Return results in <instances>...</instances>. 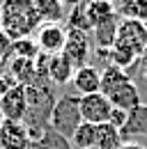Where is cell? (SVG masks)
<instances>
[{"instance_id": "obj_3", "label": "cell", "mask_w": 147, "mask_h": 149, "mask_svg": "<svg viewBox=\"0 0 147 149\" xmlns=\"http://www.w3.org/2000/svg\"><path fill=\"white\" fill-rule=\"evenodd\" d=\"M83 122L80 117V96L78 94H62L53 106L51 112V126L64 138H71V133Z\"/></svg>"}, {"instance_id": "obj_28", "label": "cell", "mask_w": 147, "mask_h": 149, "mask_svg": "<svg viewBox=\"0 0 147 149\" xmlns=\"http://www.w3.org/2000/svg\"><path fill=\"white\" fill-rule=\"evenodd\" d=\"M2 5H5V0H0V9H2Z\"/></svg>"}, {"instance_id": "obj_11", "label": "cell", "mask_w": 147, "mask_h": 149, "mask_svg": "<svg viewBox=\"0 0 147 149\" xmlns=\"http://www.w3.org/2000/svg\"><path fill=\"white\" fill-rule=\"evenodd\" d=\"M74 71H76V67H74L71 62L62 55V53H60V55L48 57L46 78H48V83H51L53 87H55V85H71Z\"/></svg>"}, {"instance_id": "obj_4", "label": "cell", "mask_w": 147, "mask_h": 149, "mask_svg": "<svg viewBox=\"0 0 147 149\" xmlns=\"http://www.w3.org/2000/svg\"><path fill=\"white\" fill-rule=\"evenodd\" d=\"M115 48L129 51L136 57L145 55L147 51V25L143 21H131L122 19L117 28V39H115Z\"/></svg>"}, {"instance_id": "obj_7", "label": "cell", "mask_w": 147, "mask_h": 149, "mask_svg": "<svg viewBox=\"0 0 147 149\" xmlns=\"http://www.w3.org/2000/svg\"><path fill=\"white\" fill-rule=\"evenodd\" d=\"M110 112H113V103L101 92L80 96V117H83V122L104 124V122L110 119Z\"/></svg>"}, {"instance_id": "obj_18", "label": "cell", "mask_w": 147, "mask_h": 149, "mask_svg": "<svg viewBox=\"0 0 147 149\" xmlns=\"http://www.w3.org/2000/svg\"><path fill=\"white\" fill-rule=\"evenodd\" d=\"M32 149H71V142H69V138H64L48 124L41 131V135L32 142Z\"/></svg>"}, {"instance_id": "obj_8", "label": "cell", "mask_w": 147, "mask_h": 149, "mask_svg": "<svg viewBox=\"0 0 147 149\" xmlns=\"http://www.w3.org/2000/svg\"><path fill=\"white\" fill-rule=\"evenodd\" d=\"M0 112L2 119L9 122H23L28 115V99H25V87L16 85L9 92L0 94Z\"/></svg>"}, {"instance_id": "obj_6", "label": "cell", "mask_w": 147, "mask_h": 149, "mask_svg": "<svg viewBox=\"0 0 147 149\" xmlns=\"http://www.w3.org/2000/svg\"><path fill=\"white\" fill-rule=\"evenodd\" d=\"M90 53H92V37H90V32H83V30H67V41H64L62 55L67 57L76 69L83 67V64H88Z\"/></svg>"}, {"instance_id": "obj_14", "label": "cell", "mask_w": 147, "mask_h": 149, "mask_svg": "<svg viewBox=\"0 0 147 149\" xmlns=\"http://www.w3.org/2000/svg\"><path fill=\"white\" fill-rule=\"evenodd\" d=\"M7 71L14 76V80H16L18 85H23V87L32 85L37 78H39V74H37V67H35V60L12 57V60H9V67H7Z\"/></svg>"}, {"instance_id": "obj_15", "label": "cell", "mask_w": 147, "mask_h": 149, "mask_svg": "<svg viewBox=\"0 0 147 149\" xmlns=\"http://www.w3.org/2000/svg\"><path fill=\"white\" fill-rule=\"evenodd\" d=\"M120 14L115 16V19L106 21V23H101V25H97V28H92L90 37L92 41L97 44V48H113L115 46V39H117V28H120Z\"/></svg>"}, {"instance_id": "obj_16", "label": "cell", "mask_w": 147, "mask_h": 149, "mask_svg": "<svg viewBox=\"0 0 147 149\" xmlns=\"http://www.w3.org/2000/svg\"><path fill=\"white\" fill-rule=\"evenodd\" d=\"M32 2L41 23H62L67 19V7L62 5V0H32Z\"/></svg>"}, {"instance_id": "obj_23", "label": "cell", "mask_w": 147, "mask_h": 149, "mask_svg": "<svg viewBox=\"0 0 147 149\" xmlns=\"http://www.w3.org/2000/svg\"><path fill=\"white\" fill-rule=\"evenodd\" d=\"M9 48H12V39L7 37V32L0 28V55H12Z\"/></svg>"}, {"instance_id": "obj_10", "label": "cell", "mask_w": 147, "mask_h": 149, "mask_svg": "<svg viewBox=\"0 0 147 149\" xmlns=\"http://www.w3.org/2000/svg\"><path fill=\"white\" fill-rule=\"evenodd\" d=\"M71 87L76 90L78 96H85V94H94L101 90V71L97 64H83L74 71L71 78Z\"/></svg>"}, {"instance_id": "obj_31", "label": "cell", "mask_w": 147, "mask_h": 149, "mask_svg": "<svg viewBox=\"0 0 147 149\" xmlns=\"http://www.w3.org/2000/svg\"><path fill=\"white\" fill-rule=\"evenodd\" d=\"M145 25H147V23H145Z\"/></svg>"}, {"instance_id": "obj_30", "label": "cell", "mask_w": 147, "mask_h": 149, "mask_svg": "<svg viewBox=\"0 0 147 149\" xmlns=\"http://www.w3.org/2000/svg\"><path fill=\"white\" fill-rule=\"evenodd\" d=\"M92 149H97V147H92Z\"/></svg>"}, {"instance_id": "obj_21", "label": "cell", "mask_w": 147, "mask_h": 149, "mask_svg": "<svg viewBox=\"0 0 147 149\" xmlns=\"http://www.w3.org/2000/svg\"><path fill=\"white\" fill-rule=\"evenodd\" d=\"M12 57H23V60H37L41 55L39 53V46H37L35 37H23V39H16L12 41V48H9Z\"/></svg>"}, {"instance_id": "obj_9", "label": "cell", "mask_w": 147, "mask_h": 149, "mask_svg": "<svg viewBox=\"0 0 147 149\" xmlns=\"http://www.w3.org/2000/svg\"><path fill=\"white\" fill-rule=\"evenodd\" d=\"M0 149H32L28 126L23 122H0Z\"/></svg>"}, {"instance_id": "obj_29", "label": "cell", "mask_w": 147, "mask_h": 149, "mask_svg": "<svg viewBox=\"0 0 147 149\" xmlns=\"http://www.w3.org/2000/svg\"><path fill=\"white\" fill-rule=\"evenodd\" d=\"M0 122H2V112H0Z\"/></svg>"}, {"instance_id": "obj_19", "label": "cell", "mask_w": 147, "mask_h": 149, "mask_svg": "<svg viewBox=\"0 0 147 149\" xmlns=\"http://www.w3.org/2000/svg\"><path fill=\"white\" fill-rule=\"evenodd\" d=\"M115 12L120 14V19L147 23V0H117Z\"/></svg>"}, {"instance_id": "obj_5", "label": "cell", "mask_w": 147, "mask_h": 149, "mask_svg": "<svg viewBox=\"0 0 147 149\" xmlns=\"http://www.w3.org/2000/svg\"><path fill=\"white\" fill-rule=\"evenodd\" d=\"M35 41L39 46L41 55H60L64 51V41H67V28L62 23H41L39 30L35 32Z\"/></svg>"}, {"instance_id": "obj_2", "label": "cell", "mask_w": 147, "mask_h": 149, "mask_svg": "<svg viewBox=\"0 0 147 149\" xmlns=\"http://www.w3.org/2000/svg\"><path fill=\"white\" fill-rule=\"evenodd\" d=\"M39 25H41V19L32 0H5L0 9V28L7 32L12 41L32 37V32L39 30Z\"/></svg>"}, {"instance_id": "obj_20", "label": "cell", "mask_w": 147, "mask_h": 149, "mask_svg": "<svg viewBox=\"0 0 147 149\" xmlns=\"http://www.w3.org/2000/svg\"><path fill=\"white\" fill-rule=\"evenodd\" d=\"M94 138H97V124L80 122L78 129L71 133L69 142H71V149H92L94 147Z\"/></svg>"}, {"instance_id": "obj_27", "label": "cell", "mask_w": 147, "mask_h": 149, "mask_svg": "<svg viewBox=\"0 0 147 149\" xmlns=\"http://www.w3.org/2000/svg\"><path fill=\"white\" fill-rule=\"evenodd\" d=\"M106 2H113V5H117V0H106Z\"/></svg>"}, {"instance_id": "obj_12", "label": "cell", "mask_w": 147, "mask_h": 149, "mask_svg": "<svg viewBox=\"0 0 147 149\" xmlns=\"http://www.w3.org/2000/svg\"><path fill=\"white\" fill-rule=\"evenodd\" d=\"M131 138H147V103H140L129 112V119L122 129V140L131 142Z\"/></svg>"}, {"instance_id": "obj_25", "label": "cell", "mask_w": 147, "mask_h": 149, "mask_svg": "<svg viewBox=\"0 0 147 149\" xmlns=\"http://www.w3.org/2000/svg\"><path fill=\"white\" fill-rule=\"evenodd\" d=\"M85 2H88V0H62V5H64V7H80V5H85Z\"/></svg>"}, {"instance_id": "obj_17", "label": "cell", "mask_w": 147, "mask_h": 149, "mask_svg": "<svg viewBox=\"0 0 147 149\" xmlns=\"http://www.w3.org/2000/svg\"><path fill=\"white\" fill-rule=\"evenodd\" d=\"M124 145L122 140V131L115 129L110 122L97 124V138H94V147L97 149H120Z\"/></svg>"}, {"instance_id": "obj_26", "label": "cell", "mask_w": 147, "mask_h": 149, "mask_svg": "<svg viewBox=\"0 0 147 149\" xmlns=\"http://www.w3.org/2000/svg\"><path fill=\"white\" fill-rule=\"evenodd\" d=\"M120 149H147L145 145H140V142H124Z\"/></svg>"}, {"instance_id": "obj_13", "label": "cell", "mask_w": 147, "mask_h": 149, "mask_svg": "<svg viewBox=\"0 0 147 149\" xmlns=\"http://www.w3.org/2000/svg\"><path fill=\"white\" fill-rule=\"evenodd\" d=\"M83 12H85V16H88L90 28H97V25H101V23H106V21L117 16L115 5H113V2H106V0H88V2L83 5Z\"/></svg>"}, {"instance_id": "obj_1", "label": "cell", "mask_w": 147, "mask_h": 149, "mask_svg": "<svg viewBox=\"0 0 147 149\" xmlns=\"http://www.w3.org/2000/svg\"><path fill=\"white\" fill-rule=\"evenodd\" d=\"M99 92L113 103V108H120V110H127V112H131L133 108H138L143 103L136 83L129 78V74L124 69H120L115 64L104 67V71H101V90Z\"/></svg>"}, {"instance_id": "obj_24", "label": "cell", "mask_w": 147, "mask_h": 149, "mask_svg": "<svg viewBox=\"0 0 147 149\" xmlns=\"http://www.w3.org/2000/svg\"><path fill=\"white\" fill-rule=\"evenodd\" d=\"M9 60H12V55H0V76L7 71V67H9Z\"/></svg>"}, {"instance_id": "obj_22", "label": "cell", "mask_w": 147, "mask_h": 149, "mask_svg": "<svg viewBox=\"0 0 147 149\" xmlns=\"http://www.w3.org/2000/svg\"><path fill=\"white\" fill-rule=\"evenodd\" d=\"M127 119H129V112L127 110H120V108H113V112H110V124L115 126V129H124V124H127Z\"/></svg>"}]
</instances>
